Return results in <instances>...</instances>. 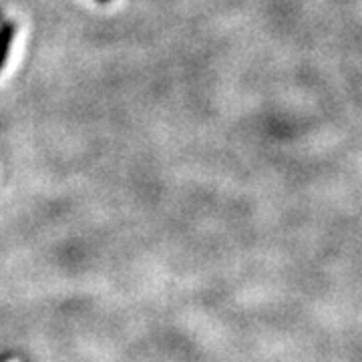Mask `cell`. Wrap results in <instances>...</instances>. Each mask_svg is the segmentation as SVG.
I'll use <instances>...</instances> for the list:
<instances>
[{"label": "cell", "instance_id": "6da1fadb", "mask_svg": "<svg viewBox=\"0 0 362 362\" xmlns=\"http://www.w3.org/2000/svg\"><path fill=\"white\" fill-rule=\"evenodd\" d=\"M14 40V25L6 23V25L0 26V69L4 65L6 57H8V51L13 47Z\"/></svg>", "mask_w": 362, "mask_h": 362}, {"label": "cell", "instance_id": "7a4b0ae2", "mask_svg": "<svg viewBox=\"0 0 362 362\" xmlns=\"http://www.w3.org/2000/svg\"><path fill=\"white\" fill-rule=\"evenodd\" d=\"M99 2H109V0H99Z\"/></svg>", "mask_w": 362, "mask_h": 362}, {"label": "cell", "instance_id": "3957f363", "mask_svg": "<svg viewBox=\"0 0 362 362\" xmlns=\"http://www.w3.org/2000/svg\"><path fill=\"white\" fill-rule=\"evenodd\" d=\"M13 362H18V361H13Z\"/></svg>", "mask_w": 362, "mask_h": 362}]
</instances>
